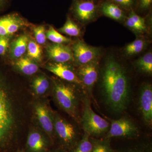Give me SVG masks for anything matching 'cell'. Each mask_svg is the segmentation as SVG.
<instances>
[{
	"label": "cell",
	"instance_id": "603a6c76",
	"mask_svg": "<svg viewBox=\"0 0 152 152\" xmlns=\"http://www.w3.org/2000/svg\"><path fill=\"white\" fill-rule=\"evenodd\" d=\"M140 71L145 73L151 74L152 72V54L147 53L137 61L136 64Z\"/></svg>",
	"mask_w": 152,
	"mask_h": 152
},
{
	"label": "cell",
	"instance_id": "d4e9b609",
	"mask_svg": "<svg viewBox=\"0 0 152 152\" xmlns=\"http://www.w3.org/2000/svg\"><path fill=\"white\" fill-rule=\"evenodd\" d=\"M28 56L34 61H40L42 50L39 45L33 40L29 41L27 47Z\"/></svg>",
	"mask_w": 152,
	"mask_h": 152
},
{
	"label": "cell",
	"instance_id": "7a4b0ae2",
	"mask_svg": "<svg viewBox=\"0 0 152 152\" xmlns=\"http://www.w3.org/2000/svg\"><path fill=\"white\" fill-rule=\"evenodd\" d=\"M83 102L82 124L84 132L88 133L92 137L103 138L108 132L110 124L93 110L89 99L86 96Z\"/></svg>",
	"mask_w": 152,
	"mask_h": 152
},
{
	"label": "cell",
	"instance_id": "f546056e",
	"mask_svg": "<svg viewBox=\"0 0 152 152\" xmlns=\"http://www.w3.org/2000/svg\"><path fill=\"white\" fill-rule=\"evenodd\" d=\"M10 37L0 35V56L5 55L10 46Z\"/></svg>",
	"mask_w": 152,
	"mask_h": 152
},
{
	"label": "cell",
	"instance_id": "d6986e66",
	"mask_svg": "<svg viewBox=\"0 0 152 152\" xmlns=\"http://www.w3.org/2000/svg\"><path fill=\"white\" fill-rule=\"evenodd\" d=\"M126 24L131 29L139 32L145 31L146 29L143 18L138 15L133 11L131 12L128 17Z\"/></svg>",
	"mask_w": 152,
	"mask_h": 152
},
{
	"label": "cell",
	"instance_id": "4316f807",
	"mask_svg": "<svg viewBox=\"0 0 152 152\" xmlns=\"http://www.w3.org/2000/svg\"><path fill=\"white\" fill-rule=\"evenodd\" d=\"M145 42L141 39H137L129 44L125 48L126 54L132 56L140 53L145 47Z\"/></svg>",
	"mask_w": 152,
	"mask_h": 152
},
{
	"label": "cell",
	"instance_id": "9a60e30c",
	"mask_svg": "<svg viewBox=\"0 0 152 152\" xmlns=\"http://www.w3.org/2000/svg\"><path fill=\"white\" fill-rule=\"evenodd\" d=\"M96 7L94 3L90 1L77 3L75 12L77 17L83 22L88 21L94 16Z\"/></svg>",
	"mask_w": 152,
	"mask_h": 152
},
{
	"label": "cell",
	"instance_id": "83f0119b",
	"mask_svg": "<svg viewBox=\"0 0 152 152\" xmlns=\"http://www.w3.org/2000/svg\"><path fill=\"white\" fill-rule=\"evenodd\" d=\"M36 42L39 45H44L46 42L45 28L43 26H40L35 28L34 29Z\"/></svg>",
	"mask_w": 152,
	"mask_h": 152
},
{
	"label": "cell",
	"instance_id": "4fadbf2b",
	"mask_svg": "<svg viewBox=\"0 0 152 152\" xmlns=\"http://www.w3.org/2000/svg\"><path fill=\"white\" fill-rule=\"evenodd\" d=\"M37 118L44 131L52 138L53 134L54 120L48 108L45 105L38 103L35 107Z\"/></svg>",
	"mask_w": 152,
	"mask_h": 152
},
{
	"label": "cell",
	"instance_id": "ffe728a7",
	"mask_svg": "<svg viewBox=\"0 0 152 152\" xmlns=\"http://www.w3.org/2000/svg\"><path fill=\"white\" fill-rule=\"evenodd\" d=\"M102 10L106 16L116 20H121L124 17V12L115 4H104L102 6Z\"/></svg>",
	"mask_w": 152,
	"mask_h": 152
},
{
	"label": "cell",
	"instance_id": "1f68e13d",
	"mask_svg": "<svg viewBox=\"0 0 152 152\" xmlns=\"http://www.w3.org/2000/svg\"><path fill=\"white\" fill-rule=\"evenodd\" d=\"M152 2V0H140V6L142 9H147L149 7Z\"/></svg>",
	"mask_w": 152,
	"mask_h": 152
},
{
	"label": "cell",
	"instance_id": "7c38bea8",
	"mask_svg": "<svg viewBox=\"0 0 152 152\" xmlns=\"http://www.w3.org/2000/svg\"><path fill=\"white\" fill-rule=\"evenodd\" d=\"M46 68L50 72L64 80L77 84L82 85L77 75L74 72L70 66L67 65L65 63L49 64Z\"/></svg>",
	"mask_w": 152,
	"mask_h": 152
},
{
	"label": "cell",
	"instance_id": "7402d4cb",
	"mask_svg": "<svg viewBox=\"0 0 152 152\" xmlns=\"http://www.w3.org/2000/svg\"><path fill=\"white\" fill-rule=\"evenodd\" d=\"M48 80L46 77L42 75L38 76L34 79L32 83L34 91L37 94H43L46 92L49 87Z\"/></svg>",
	"mask_w": 152,
	"mask_h": 152
},
{
	"label": "cell",
	"instance_id": "30bf717a",
	"mask_svg": "<svg viewBox=\"0 0 152 152\" xmlns=\"http://www.w3.org/2000/svg\"><path fill=\"white\" fill-rule=\"evenodd\" d=\"M25 25L24 20L17 14L4 16L0 18V35L11 37Z\"/></svg>",
	"mask_w": 152,
	"mask_h": 152
},
{
	"label": "cell",
	"instance_id": "6da1fadb",
	"mask_svg": "<svg viewBox=\"0 0 152 152\" xmlns=\"http://www.w3.org/2000/svg\"><path fill=\"white\" fill-rule=\"evenodd\" d=\"M102 87L106 104L113 111L121 113L127 109L130 99L127 77L114 59L109 58L104 67Z\"/></svg>",
	"mask_w": 152,
	"mask_h": 152
},
{
	"label": "cell",
	"instance_id": "5bb4252c",
	"mask_svg": "<svg viewBox=\"0 0 152 152\" xmlns=\"http://www.w3.org/2000/svg\"><path fill=\"white\" fill-rule=\"evenodd\" d=\"M48 144L47 139L40 133L33 132L28 136L26 147L29 152H47Z\"/></svg>",
	"mask_w": 152,
	"mask_h": 152
},
{
	"label": "cell",
	"instance_id": "2e32d148",
	"mask_svg": "<svg viewBox=\"0 0 152 152\" xmlns=\"http://www.w3.org/2000/svg\"><path fill=\"white\" fill-rule=\"evenodd\" d=\"M29 42L28 37L26 35L19 36L12 43L10 55L13 59H18L23 56L27 50Z\"/></svg>",
	"mask_w": 152,
	"mask_h": 152
},
{
	"label": "cell",
	"instance_id": "e0dca14e",
	"mask_svg": "<svg viewBox=\"0 0 152 152\" xmlns=\"http://www.w3.org/2000/svg\"><path fill=\"white\" fill-rule=\"evenodd\" d=\"M17 69L23 74L27 75H31L38 72L39 66L32 59L28 57L19 58L15 62Z\"/></svg>",
	"mask_w": 152,
	"mask_h": 152
},
{
	"label": "cell",
	"instance_id": "9c48e42d",
	"mask_svg": "<svg viewBox=\"0 0 152 152\" xmlns=\"http://www.w3.org/2000/svg\"><path fill=\"white\" fill-rule=\"evenodd\" d=\"M139 108L144 122L151 126L152 125V87L147 84L142 87L139 99Z\"/></svg>",
	"mask_w": 152,
	"mask_h": 152
},
{
	"label": "cell",
	"instance_id": "3957f363",
	"mask_svg": "<svg viewBox=\"0 0 152 152\" xmlns=\"http://www.w3.org/2000/svg\"><path fill=\"white\" fill-rule=\"evenodd\" d=\"M4 83L0 79V144L7 140L15 125L12 106Z\"/></svg>",
	"mask_w": 152,
	"mask_h": 152
},
{
	"label": "cell",
	"instance_id": "484cf974",
	"mask_svg": "<svg viewBox=\"0 0 152 152\" xmlns=\"http://www.w3.org/2000/svg\"><path fill=\"white\" fill-rule=\"evenodd\" d=\"M46 37L55 44H64L69 42L71 39L58 32L52 26L50 27L46 33Z\"/></svg>",
	"mask_w": 152,
	"mask_h": 152
},
{
	"label": "cell",
	"instance_id": "e575fe53",
	"mask_svg": "<svg viewBox=\"0 0 152 152\" xmlns=\"http://www.w3.org/2000/svg\"></svg>",
	"mask_w": 152,
	"mask_h": 152
},
{
	"label": "cell",
	"instance_id": "5b68a950",
	"mask_svg": "<svg viewBox=\"0 0 152 152\" xmlns=\"http://www.w3.org/2000/svg\"><path fill=\"white\" fill-rule=\"evenodd\" d=\"M54 130L59 141L61 148L70 152L81 138L72 125L56 115L53 118Z\"/></svg>",
	"mask_w": 152,
	"mask_h": 152
},
{
	"label": "cell",
	"instance_id": "d6a6232c",
	"mask_svg": "<svg viewBox=\"0 0 152 152\" xmlns=\"http://www.w3.org/2000/svg\"><path fill=\"white\" fill-rule=\"evenodd\" d=\"M6 0H0V8L3 7L5 3Z\"/></svg>",
	"mask_w": 152,
	"mask_h": 152
},
{
	"label": "cell",
	"instance_id": "ba28073f",
	"mask_svg": "<svg viewBox=\"0 0 152 152\" xmlns=\"http://www.w3.org/2000/svg\"><path fill=\"white\" fill-rule=\"evenodd\" d=\"M72 52L74 59L80 66L96 60L100 54L99 49L91 46L80 41L74 43Z\"/></svg>",
	"mask_w": 152,
	"mask_h": 152
},
{
	"label": "cell",
	"instance_id": "ac0fdd59",
	"mask_svg": "<svg viewBox=\"0 0 152 152\" xmlns=\"http://www.w3.org/2000/svg\"><path fill=\"white\" fill-rule=\"evenodd\" d=\"M90 140L92 144L91 152H116L112 146L110 139L90 137Z\"/></svg>",
	"mask_w": 152,
	"mask_h": 152
},
{
	"label": "cell",
	"instance_id": "8992f818",
	"mask_svg": "<svg viewBox=\"0 0 152 152\" xmlns=\"http://www.w3.org/2000/svg\"><path fill=\"white\" fill-rule=\"evenodd\" d=\"M108 120L110 122V129L103 138L110 140L115 138L134 140L140 137L138 128L128 118L124 117L118 120Z\"/></svg>",
	"mask_w": 152,
	"mask_h": 152
},
{
	"label": "cell",
	"instance_id": "f1b7e54d",
	"mask_svg": "<svg viewBox=\"0 0 152 152\" xmlns=\"http://www.w3.org/2000/svg\"><path fill=\"white\" fill-rule=\"evenodd\" d=\"M115 151L116 152H152L151 145L145 144Z\"/></svg>",
	"mask_w": 152,
	"mask_h": 152
},
{
	"label": "cell",
	"instance_id": "836d02e7",
	"mask_svg": "<svg viewBox=\"0 0 152 152\" xmlns=\"http://www.w3.org/2000/svg\"><path fill=\"white\" fill-rule=\"evenodd\" d=\"M52 152H68L67 151H65V150L63 149L60 148L59 149L56 150V151H53Z\"/></svg>",
	"mask_w": 152,
	"mask_h": 152
},
{
	"label": "cell",
	"instance_id": "cb8c5ba5",
	"mask_svg": "<svg viewBox=\"0 0 152 152\" xmlns=\"http://www.w3.org/2000/svg\"><path fill=\"white\" fill-rule=\"evenodd\" d=\"M59 31L61 33L72 37H78L81 34L80 29L78 26L69 18Z\"/></svg>",
	"mask_w": 152,
	"mask_h": 152
},
{
	"label": "cell",
	"instance_id": "4dcf8cb0",
	"mask_svg": "<svg viewBox=\"0 0 152 152\" xmlns=\"http://www.w3.org/2000/svg\"><path fill=\"white\" fill-rule=\"evenodd\" d=\"M115 2L126 7H130L133 3V0H113Z\"/></svg>",
	"mask_w": 152,
	"mask_h": 152
},
{
	"label": "cell",
	"instance_id": "44dd1931",
	"mask_svg": "<svg viewBox=\"0 0 152 152\" xmlns=\"http://www.w3.org/2000/svg\"><path fill=\"white\" fill-rule=\"evenodd\" d=\"M92 144L90 140V136L84 132L81 138L75 148L69 152H91Z\"/></svg>",
	"mask_w": 152,
	"mask_h": 152
},
{
	"label": "cell",
	"instance_id": "277c9868",
	"mask_svg": "<svg viewBox=\"0 0 152 152\" xmlns=\"http://www.w3.org/2000/svg\"><path fill=\"white\" fill-rule=\"evenodd\" d=\"M54 95L59 106L71 116L77 115L79 99L75 90L61 83L55 84Z\"/></svg>",
	"mask_w": 152,
	"mask_h": 152
},
{
	"label": "cell",
	"instance_id": "52a82bcc",
	"mask_svg": "<svg viewBox=\"0 0 152 152\" xmlns=\"http://www.w3.org/2000/svg\"><path fill=\"white\" fill-rule=\"evenodd\" d=\"M77 75L89 95L91 96L93 88L97 81L99 76V63L97 61L95 60L80 66Z\"/></svg>",
	"mask_w": 152,
	"mask_h": 152
},
{
	"label": "cell",
	"instance_id": "8fae6325",
	"mask_svg": "<svg viewBox=\"0 0 152 152\" xmlns=\"http://www.w3.org/2000/svg\"><path fill=\"white\" fill-rule=\"evenodd\" d=\"M47 54L55 63H66L74 60L72 51L64 44L50 45L47 48Z\"/></svg>",
	"mask_w": 152,
	"mask_h": 152
}]
</instances>
